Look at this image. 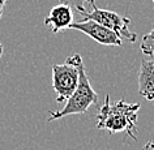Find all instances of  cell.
<instances>
[{"mask_svg": "<svg viewBox=\"0 0 154 150\" xmlns=\"http://www.w3.org/2000/svg\"><path fill=\"white\" fill-rule=\"evenodd\" d=\"M140 103H129L122 99L110 102L109 94L105 98V103L97 114V128L106 129L111 134L125 132L132 140H137V112Z\"/></svg>", "mask_w": 154, "mask_h": 150, "instance_id": "obj_1", "label": "cell"}, {"mask_svg": "<svg viewBox=\"0 0 154 150\" xmlns=\"http://www.w3.org/2000/svg\"><path fill=\"white\" fill-rule=\"evenodd\" d=\"M95 103H98V95L89 81V77H88L85 72V67H84V64H81L80 65L79 85H77L75 93L67 99V103L61 110L50 112L47 121L50 123L64 116H69V115L85 114L88 109L91 105H95Z\"/></svg>", "mask_w": 154, "mask_h": 150, "instance_id": "obj_2", "label": "cell"}, {"mask_svg": "<svg viewBox=\"0 0 154 150\" xmlns=\"http://www.w3.org/2000/svg\"><path fill=\"white\" fill-rule=\"evenodd\" d=\"M82 57L79 54L68 56L63 64H55L52 67V87L56 93V102H67V99L75 93L80 80V65Z\"/></svg>", "mask_w": 154, "mask_h": 150, "instance_id": "obj_3", "label": "cell"}, {"mask_svg": "<svg viewBox=\"0 0 154 150\" xmlns=\"http://www.w3.org/2000/svg\"><path fill=\"white\" fill-rule=\"evenodd\" d=\"M80 13L85 18L94 20V21H97L98 24L103 25L105 28L112 30L114 33L118 34V37L120 38V39H127L128 42H132V43L136 42V39H137L136 33H132L129 30L131 20L128 17H123L120 14L112 12V11L98 8L95 4L91 5L90 12L82 11V12H80Z\"/></svg>", "mask_w": 154, "mask_h": 150, "instance_id": "obj_4", "label": "cell"}, {"mask_svg": "<svg viewBox=\"0 0 154 150\" xmlns=\"http://www.w3.org/2000/svg\"><path fill=\"white\" fill-rule=\"evenodd\" d=\"M71 29H76L79 32L85 33L86 35H89L91 39L105 46H122V39L118 37L116 33H114L112 30L105 28L103 25L98 24L94 20H86L79 21V22H72Z\"/></svg>", "mask_w": 154, "mask_h": 150, "instance_id": "obj_5", "label": "cell"}, {"mask_svg": "<svg viewBox=\"0 0 154 150\" xmlns=\"http://www.w3.org/2000/svg\"><path fill=\"white\" fill-rule=\"evenodd\" d=\"M73 21V12L72 7L67 4L60 3L59 5H55L50 11L48 16L45 18V25H50L54 34L63 32V30L68 29Z\"/></svg>", "mask_w": 154, "mask_h": 150, "instance_id": "obj_6", "label": "cell"}, {"mask_svg": "<svg viewBox=\"0 0 154 150\" xmlns=\"http://www.w3.org/2000/svg\"><path fill=\"white\" fill-rule=\"evenodd\" d=\"M138 93L148 101H154V60H142L138 73Z\"/></svg>", "mask_w": 154, "mask_h": 150, "instance_id": "obj_7", "label": "cell"}, {"mask_svg": "<svg viewBox=\"0 0 154 150\" xmlns=\"http://www.w3.org/2000/svg\"><path fill=\"white\" fill-rule=\"evenodd\" d=\"M140 48L142 54L148 56H154V28L150 30L148 34L142 37V41L140 43Z\"/></svg>", "mask_w": 154, "mask_h": 150, "instance_id": "obj_8", "label": "cell"}, {"mask_svg": "<svg viewBox=\"0 0 154 150\" xmlns=\"http://www.w3.org/2000/svg\"><path fill=\"white\" fill-rule=\"evenodd\" d=\"M60 3L63 4H67L72 8H76L79 12H82L85 11V5L89 4V5H93L95 4V0H59Z\"/></svg>", "mask_w": 154, "mask_h": 150, "instance_id": "obj_9", "label": "cell"}, {"mask_svg": "<svg viewBox=\"0 0 154 150\" xmlns=\"http://www.w3.org/2000/svg\"><path fill=\"white\" fill-rule=\"evenodd\" d=\"M142 150H154V142L153 141H148Z\"/></svg>", "mask_w": 154, "mask_h": 150, "instance_id": "obj_10", "label": "cell"}, {"mask_svg": "<svg viewBox=\"0 0 154 150\" xmlns=\"http://www.w3.org/2000/svg\"><path fill=\"white\" fill-rule=\"evenodd\" d=\"M5 3H7V0H0V18H2V14H3V11H4Z\"/></svg>", "mask_w": 154, "mask_h": 150, "instance_id": "obj_11", "label": "cell"}, {"mask_svg": "<svg viewBox=\"0 0 154 150\" xmlns=\"http://www.w3.org/2000/svg\"><path fill=\"white\" fill-rule=\"evenodd\" d=\"M3 55V44H2V42H0V57H2Z\"/></svg>", "mask_w": 154, "mask_h": 150, "instance_id": "obj_12", "label": "cell"}, {"mask_svg": "<svg viewBox=\"0 0 154 150\" xmlns=\"http://www.w3.org/2000/svg\"><path fill=\"white\" fill-rule=\"evenodd\" d=\"M153 3H154V0H153Z\"/></svg>", "mask_w": 154, "mask_h": 150, "instance_id": "obj_13", "label": "cell"}]
</instances>
